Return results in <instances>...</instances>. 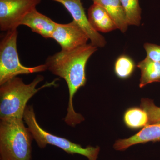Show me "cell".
<instances>
[{"instance_id": "1", "label": "cell", "mask_w": 160, "mask_h": 160, "mask_svg": "<svg viewBox=\"0 0 160 160\" xmlns=\"http://www.w3.org/2000/svg\"><path fill=\"white\" fill-rule=\"evenodd\" d=\"M97 48L91 44H86L70 51L61 50L46 60L47 69L64 79L67 83L69 99L65 122L72 127L85 120L83 116L75 111L73 98L78 90L86 84V64Z\"/></svg>"}, {"instance_id": "2", "label": "cell", "mask_w": 160, "mask_h": 160, "mask_svg": "<svg viewBox=\"0 0 160 160\" xmlns=\"http://www.w3.org/2000/svg\"><path fill=\"white\" fill-rule=\"evenodd\" d=\"M42 76H37L29 84H26L21 78L15 77L0 85V119H23V115L29 100L41 89L55 86L56 80L37 88L43 81Z\"/></svg>"}, {"instance_id": "3", "label": "cell", "mask_w": 160, "mask_h": 160, "mask_svg": "<svg viewBox=\"0 0 160 160\" xmlns=\"http://www.w3.org/2000/svg\"><path fill=\"white\" fill-rule=\"evenodd\" d=\"M23 119L1 120L0 160H32V134Z\"/></svg>"}, {"instance_id": "4", "label": "cell", "mask_w": 160, "mask_h": 160, "mask_svg": "<svg viewBox=\"0 0 160 160\" xmlns=\"http://www.w3.org/2000/svg\"><path fill=\"white\" fill-rule=\"evenodd\" d=\"M23 118L40 148H45L47 145H52L62 149L68 154H80L86 157L89 160H97L100 150L98 146H88L83 148L79 144L43 129L38 123L32 106H26Z\"/></svg>"}, {"instance_id": "5", "label": "cell", "mask_w": 160, "mask_h": 160, "mask_svg": "<svg viewBox=\"0 0 160 160\" xmlns=\"http://www.w3.org/2000/svg\"><path fill=\"white\" fill-rule=\"evenodd\" d=\"M17 29L7 32L0 43V85L18 75L46 71V64L26 67L20 62L17 50Z\"/></svg>"}, {"instance_id": "6", "label": "cell", "mask_w": 160, "mask_h": 160, "mask_svg": "<svg viewBox=\"0 0 160 160\" xmlns=\"http://www.w3.org/2000/svg\"><path fill=\"white\" fill-rule=\"evenodd\" d=\"M41 0H0V29L9 31L17 29Z\"/></svg>"}, {"instance_id": "7", "label": "cell", "mask_w": 160, "mask_h": 160, "mask_svg": "<svg viewBox=\"0 0 160 160\" xmlns=\"http://www.w3.org/2000/svg\"><path fill=\"white\" fill-rule=\"evenodd\" d=\"M61 46L62 50L70 51L86 45L87 35L74 21L68 24L58 23L52 36Z\"/></svg>"}, {"instance_id": "8", "label": "cell", "mask_w": 160, "mask_h": 160, "mask_svg": "<svg viewBox=\"0 0 160 160\" xmlns=\"http://www.w3.org/2000/svg\"><path fill=\"white\" fill-rule=\"evenodd\" d=\"M62 4L71 15L73 20L82 28L97 47H104L106 42L104 37L96 31L89 22L81 0H52Z\"/></svg>"}, {"instance_id": "9", "label": "cell", "mask_w": 160, "mask_h": 160, "mask_svg": "<svg viewBox=\"0 0 160 160\" xmlns=\"http://www.w3.org/2000/svg\"><path fill=\"white\" fill-rule=\"evenodd\" d=\"M158 141H160V124L147 125L130 138L117 140L113 148L118 151H124L136 144Z\"/></svg>"}, {"instance_id": "10", "label": "cell", "mask_w": 160, "mask_h": 160, "mask_svg": "<svg viewBox=\"0 0 160 160\" xmlns=\"http://www.w3.org/2000/svg\"><path fill=\"white\" fill-rule=\"evenodd\" d=\"M57 24L35 9L27 14L21 25L28 26L33 32L47 39L52 38Z\"/></svg>"}, {"instance_id": "11", "label": "cell", "mask_w": 160, "mask_h": 160, "mask_svg": "<svg viewBox=\"0 0 160 160\" xmlns=\"http://www.w3.org/2000/svg\"><path fill=\"white\" fill-rule=\"evenodd\" d=\"M88 18L92 28L98 32H108L117 29L106 10L97 3H93L89 7Z\"/></svg>"}, {"instance_id": "12", "label": "cell", "mask_w": 160, "mask_h": 160, "mask_svg": "<svg viewBox=\"0 0 160 160\" xmlns=\"http://www.w3.org/2000/svg\"><path fill=\"white\" fill-rule=\"evenodd\" d=\"M104 8L113 20L117 29L123 33L128 29V25L125 12L120 0H93Z\"/></svg>"}, {"instance_id": "13", "label": "cell", "mask_w": 160, "mask_h": 160, "mask_svg": "<svg viewBox=\"0 0 160 160\" xmlns=\"http://www.w3.org/2000/svg\"><path fill=\"white\" fill-rule=\"evenodd\" d=\"M137 66L141 70L140 88L150 83L160 82V63L146 57L138 63Z\"/></svg>"}, {"instance_id": "14", "label": "cell", "mask_w": 160, "mask_h": 160, "mask_svg": "<svg viewBox=\"0 0 160 160\" xmlns=\"http://www.w3.org/2000/svg\"><path fill=\"white\" fill-rule=\"evenodd\" d=\"M124 121L129 129L144 128L148 125L149 118L145 110L140 107H133L127 109L124 115Z\"/></svg>"}, {"instance_id": "15", "label": "cell", "mask_w": 160, "mask_h": 160, "mask_svg": "<svg viewBox=\"0 0 160 160\" xmlns=\"http://www.w3.org/2000/svg\"><path fill=\"white\" fill-rule=\"evenodd\" d=\"M128 25L139 26L141 24L142 9L139 0H120Z\"/></svg>"}, {"instance_id": "16", "label": "cell", "mask_w": 160, "mask_h": 160, "mask_svg": "<svg viewBox=\"0 0 160 160\" xmlns=\"http://www.w3.org/2000/svg\"><path fill=\"white\" fill-rule=\"evenodd\" d=\"M135 69V64L133 60L128 56H120L114 64V72L118 78L125 79L130 77Z\"/></svg>"}, {"instance_id": "17", "label": "cell", "mask_w": 160, "mask_h": 160, "mask_svg": "<svg viewBox=\"0 0 160 160\" xmlns=\"http://www.w3.org/2000/svg\"><path fill=\"white\" fill-rule=\"evenodd\" d=\"M140 107L148 114L149 121L147 125L160 124V107L156 106L153 100L149 98L142 99Z\"/></svg>"}, {"instance_id": "18", "label": "cell", "mask_w": 160, "mask_h": 160, "mask_svg": "<svg viewBox=\"0 0 160 160\" xmlns=\"http://www.w3.org/2000/svg\"><path fill=\"white\" fill-rule=\"evenodd\" d=\"M146 58L154 62L160 63V46L151 43H146L144 45Z\"/></svg>"}]
</instances>
